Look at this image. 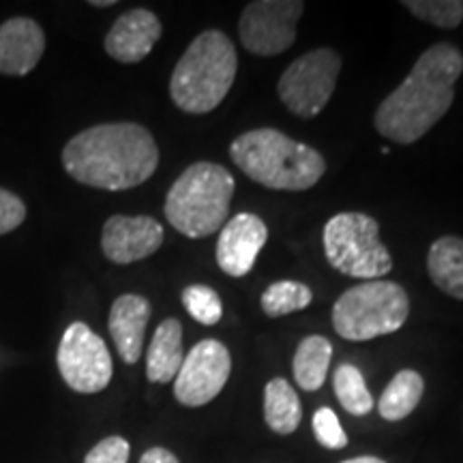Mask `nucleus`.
<instances>
[{
  "mask_svg": "<svg viewBox=\"0 0 463 463\" xmlns=\"http://www.w3.org/2000/svg\"><path fill=\"white\" fill-rule=\"evenodd\" d=\"M461 73L463 54L453 43L431 45L375 109V129L391 142H419L453 106L455 82Z\"/></svg>",
  "mask_w": 463,
  "mask_h": 463,
  "instance_id": "nucleus-1",
  "label": "nucleus"
},
{
  "mask_svg": "<svg viewBox=\"0 0 463 463\" xmlns=\"http://www.w3.org/2000/svg\"><path fill=\"white\" fill-rule=\"evenodd\" d=\"M159 165L153 133L137 123H103L80 131L62 148L73 181L103 191L140 187Z\"/></svg>",
  "mask_w": 463,
  "mask_h": 463,
  "instance_id": "nucleus-2",
  "label": "nucleus"
},
{
  "mask_svg": "<svg viewBox=\"0 0 463 463\" xmlns=\"http://www.w3.org/2000/svg\"><path fill=\"white\" fill-rule=\"evenodd\" d=\"M230 157L253 183L275 191L311 189L326 172V161L314 146L273 127L242 133L230 144Z\"/></svg>",
  "mask_w": 463,
  "mask_h": 463,
  "instance_id": "nucleus-3",
  "label": "nucleus"
},
{
  "mask_svg": "<svg viewBox=\"0 0 463 463\" xmlns=\"http://www.w3.org/2000/svg\"><path fill=\"white\" fill-rule=\"evenodd\" d=\"M239 71L234 43L222 31L200 33L170 78L174 106L187 114H208L225 99Z\"/></svg>",
  "mask_w": 463,
  "mask_h": 463,
  "instance_id": "nucleus-4",
  "label": "nucleus"
},
{
  "mask_svg": "<svg viewBox=\"0 0 463 463\" xmlns=\"http://www.w3.org/2000/svg\"><path fill=\"white\" fill-rule=\"evenodd\" d=\"M234 176L211 161L191 164L165 195V219L187 239H206L228 222Z\"/></svg>",
  "mask_w": 463,
  "mask_h": 463,
  "instance_id": "nucleus-5",
  "label": "nucleus"
},
{
  "mask_svg": "<svg viewBox=\"0 0 463 463\" xmlns=\"http://www.w3.org/2000/svg\"><path fill=\"white\" fill-rule=\"evenodd\" d=\"M410 316L408 292L397 281H364L341 294L333 326L341 339L369 341L397 333Z\"/></svg>",
  "mask_w": 463,
  "mask_h": 463,
  "instance_id": "nucleus-6",
  "label": "nucleus"
},
{
  "mask_svg": "<svg viewBox=\"0 0 463 463\" xmlns=\"http://www.w3.org/2000/svg\"><path fill=\"white\" fill-rule=\"evenodd\" d=\"M324 256L352 279H384L392 270L389 249L380 242V223L364 213H339L324 225Z\"/></svg>",
  "mask_w": 463,
  "mask_h": 463,
  "instance_id": "nucleus-7",
  "label": "nucleus"
},
{
  "mask_svg": "<svg viewBox=\"0 0 463 463\" xmlns=\"http://www.w3.org/2000/svg\"><path fill=\"white\" fill-rule=\"evenodd\" d=\"M341 71V56L331 48L303 54L281 73L279 99L300 118H314L331 101Z\"/></svg>",
  "mask_w": 463,
  "mask_h": 463,
  "instance_id": "nucleus-8",
  "label": "nucleus"
},
{
  "mask_svg": "<svg viewBox=\"0 0 463 463\" xmlns=\"http://www.w3.org/2000/svg\"><path fill=\"white\" fill-rule=\"evenodd\" d=\"M56 363L69 389L82 395H95L108 389L114 373L106 341L84 322L69 324L58 345Z\"/></svg>",
  "mask_w": 463,
  "mask_h": 463,
  "instance_id": "nucleus-9",
  "label": "nucleus"
},
{
  "mask_svg": "<svg viewBox=\"0 0 463 463\" xmlns=\"http://www.w3.org/2000/svg\"><path fill=\"white\" fill-rule=\"evenodd\" d=\"M305 11L300 0H256L242 9L239 37L256 56H277L297 42V24Z\"/></svg>",
  "mask_w": 463,
  "mask_h": 463,
  "instance_id": "nucleus-10",
  "label": "nucleus"
},
{
  "mask_svg": "<svg viewBox=\"0 0 463 463\" xmlns=\"http://www.w3.org/2000/svg\"><path fill=\"white\" fill-rule=\"evenodd\" d=\"M232 373V356L222 341L204 339L184 354L181 372L174 378V397L187 408L211 403Z\"/></svg>",
  "mask_w": 463,
  "mask_h": 463,
  "instance_id": "nucleus-11",
  "label": "nucleus"
},
{
  "mask_svg": "<svg viewBox=\"0 0 463 463\" xmlns=\"http://www.w3.org/2000/svg\"><path fill=\"white\" fill-rule=\"evenodd\" d=\"M164 245V228L148 215L109 217L101 232L103 256L109 262L127 266L157 253Z\"/></svg>",
  "mask_w": 463,
  "mask_h": 463,
  "instance_id": "nucleus-12",
  "label": "nucleus"
},
{
  "mask_svg": "<svg viewBox=\"0 0 463 463\" xmlns=\"http://www.w3.org/2000/svg\"><path fill=\"white\" fill-rule=\"evenodd\" d=\"M269 239V228L253 213H239L219 230L217 264L225 275L245 277L251 273L256 260Z\"/></svg>",
  "mask_w": 463,
  "mask_h": 463,
  "instance_id": "nucleus-13",
  "label": "nucleus"
},
{
  "mask_svg": "<svg viewBox=\"0 0 463 463\" xmlns=\"http://www.w3.org/2000/svg\"><path fill=\"white\" fill-rule=\"evenodd\" d=\"M161 33L164 28L153 11L131 9L114 22V26L106 34L103 48L114 61L133 65V62L144 61L153 52Z\"/></svg>",
  "mask_w": 463,
  "mask_h": 463,
  "instance_id": "nucleus-14",
  "label": "nucleus"
},
{
  "mask_svg": "<svg viewBox=\"0 0 463 463\" xmlns=\"http://www.w3.org/2000/svg\"><path fill=\"white\" fill-rule=\"evenodd\" d=\"M45 33L31 17H11L0 24V75L22 78L39 65Z\"/></svg>",
  "mask_w": 463,
  "mask_h": 463,
  "instance_id": "nucleus-15",
  "label": "nucleus"
},
{
  "mask_svg": "<svg viewBox=\"0 0 463 463\" xmlns=\"http://www.w3.org/2000/svg\"><path fill=\"white\" fill-rule=\"evenodd\" d=\"M150 316H153V307L140 294H123L112 303L108 328L116 350L127 364L140 361Z\"/></svg>",
  "mask_w": 463,
  "mask_h": 463,
  "instance_id": "nucleus-16",
  "label": "nucleus"
},
{
  "mask_svg": "<svg viewBox=\"0 0 463 463\" xmlns=\"http://www.w3.org/2000/svg\"><path fill=\"white\" fill-rule=\"evenodd\" d=\"M184 361L183 324L167 317L157 326L146 352V378L153 384H167L176 378Z\"/></svg>",
  "mask_w": 463,
  "mask_h": 463,
  "instance_id": "nucleus-17",
  "label": "nucleus"
},
{
  "mask_svg": "<svg viewBox=\"0 0 463 463\" xmlns=\"http://www.w3.org/2000/svg\"><path fill=\"white\" fill-rule=\"evenodd\" d=\"M427 273L444 294L463 300V239L442 236L427 253Z\"/></svg>",
  "mask_w": 463,
  "mask_h": 463,
  "instance_id": "nucleus-18",
  "label": "nucleus"
},
{
  "mask_svg": "<svg viewBox=\"0 0 463 463\" xmlns=\"http://www.w3.org/2000/svg\"><path fill=\"white\" fill-rule=\"evenodd\" d=\"M331 358L333 345L322 335H309V337L300 341L292 363L294 380H297L300 389L307 392L320 391L324 382H326Z\"/></svg>",
  "mask_w": 463,
  "mask_h": 463,
  "instance_id": "nucleus-19",
  "label": "nucleus"
},
{
  "mask_svg": "<svg viewBox=\"0 0 463 463\" xmlns=\"http://www.w3.org/2000/svg\"><path fill=\"white\" fill-rule=\"evenodd\" d=\"M266 425L279 436H289L298 430L303 419V405L286 378H273L264 389Z\"/></svg>",
  "mask_w": 463,
  "mask_h": 463,
  "instance_id": "nucleus-20",
  "label": "nucleus"
},
{
  "mask_svg": "<svg viewBox=\"0 0 463 463\" xmlns=\"http://www.w3.org/2000/svg\"><path fill=\"white\" fill-rule=\"evenodd\" d=\"M425 392V380L414 369H402L382 392L378 412L384 420H403L416 410Z\"/></svg>",
  "mask_w": 463,
  "mask_h": 463,
  "instance_id": "nucleus-21",
  "label": "nucleus"
},
{
  "mask_svg": "<svg viewBox=\"0 0 463 463\" xmlns=\"http://www.w3.org/2000/svg\"><path fill=\"white\" fill-rule=\"evenodd\" d=\"M311 300H314V292L307 283L286 279L270 283L262 292L260 305H262V311L269 317H281L305 309V307L311 305Z\"/></svg>",
  "mask_w": 463,
  "mask_h": 463,
  "instance_id": "nucleus-22",
  "label": "nucleus"
},
{
  "mask_svg": "<svg viewBox=\"0 0 463 463\" xmlns=\"http://www.w3.org/2000/svg\"><path fill=\"white\" fill-rule=\"evenodd\" d=\"M335 395L339 403L344 405L345 412L352 416H364L373 410V397L364 384L363 373L358 372L354 364H339L333 378Z\"/></svg>",
  "mask_w": 463,
  "mask_h": 463,
  "instance_id": "nucleus-23",
  "label": "nucleus"
},
{
  "mask_svg": "<svg viewBox=\"0 0 463 463\" xmlns=\"http://www.w3.org/2000/svg\"><path fill=\"white\" fill-rule=\"evenodd\" d=\"M183 305L187 314L194 317L195 322L204 324V326H215V324L223 317V303L222 297L204 283H194L183 289Z\"/></svg>",
  "mask_w": 463,
  "mask_h": 463,
  "instance_id": "nucleus-24",
  "label": "nucleus"
},
{
  "mask_svg": "<svg viewBox=\"0 0 463 463\" xmlns=\"http://www.w3.org/2000/svg\"><path fill=\"white\" fill-rule=\"evenodd\" d=\"M414 17L438 28H457L463 20L461 0H403Z\"/></svg>",
  "mask_w": 463,
  "mask_h": 463,
  "instance_id": "nucleus-25",
  "label": "nucleus"
},
{
  "mask_svg": "<svg viewBox=\"0 0 463 463\" xmlns=\"http://www.w3.org/2000/svg\"><path fill=\"white\" fill-rule=\"evenodd\" d=\"M317 442L328 450H341L347 447V433L341 427L337 414L331 408H320L311 420Z\"/></svg>",
  "mask_w": 463,
  "mask_h": 463,
  "instance_id": "nucleus-26",
  "label": "nucleus"
},
{
  "mask_svg": "<svg viewBox=\"0 0 463 463\" xmlns=\"http://www.w3.org/2000/svg\"><path fill=\"white\" fill-rule=\"evenodd\" d=\"M131 447L125 438L109 436L103 438L99 444H95L86 455L84 463H127L129 461Z\"/></svg>",
  "mask_w": 463,
  "mask_h": 463,
  "instance_id": "nucleus-27",
  "label": "nucleus"
},
{
  "mask_svg": "<svg viewBox=\"0 0 463 463\" xmlns=\"http://www.w3.org/2000/svg\"><path fill=\"white\" fill-rule=\"evenodd\" d=\"M26 219V204L15 194L0 187V236L20 228Z\"/></svg>",
  "mask_w": 463,
  "mask_h": 463,
  "instance_id": "nucleus-28",
  "label": "nucleus"
},
{
  "mask_svg": "<svg viewBox=\"0 0 463 463\" xmlns=\"http://www.w3.org/2000/svg\"><path fill=\"white\" fill-rule=\"evenodd\" d=\"M140 463H181V461L176 459V455H174L172 450L155 447V449H148L146 453L140 457Z\"/></svg>",
  "mask_w": 463,
  "mask_h": 463,
  "instance_id": "nucleus-29",
  "label": "nucleus"
},
{
  "mask_svg": "<svg viewBox=\"0 0 463 463\" xmlns=\"http://www.w3.org/2000/svg\"><path fill=\"white\" fill-rule=\"evenodd\" d=\"M341 463H386V461H382L380 457L364 455V457H354V459H347V461H341Z\"/></svg>",
  "mask_w": 463,
  "mask_h": 463,
  "instance_id": "nucleus-30",
  "label": "nucleus"
},
{
  "mask_svg": "<svg viewBox=\"0 0 463 463\" xmlns=\"http://www.w3.org/2000/svg\"><path fill=\"white\" fill-rule=\"evenodd\" d=\"M92 7H112V5H116L114 0H92Z\"/></svg>",
  "mask_w": 463,
  "mask_h": 463,
  "instance_id": "nucleus-31",
  "label": "nucleus"
}]
</instances>
